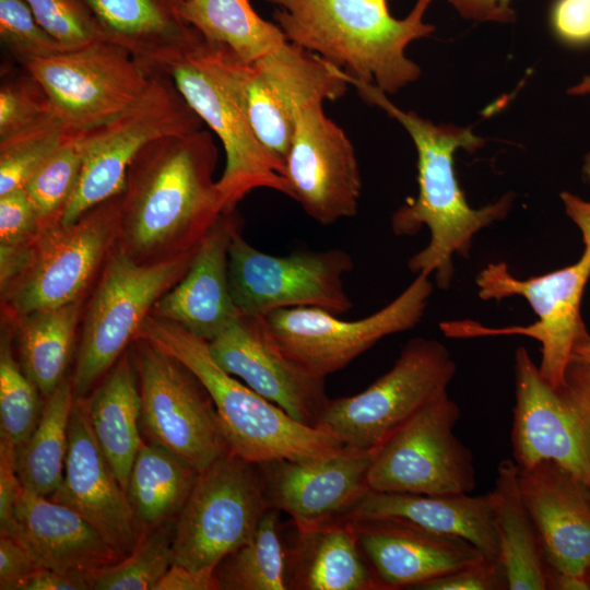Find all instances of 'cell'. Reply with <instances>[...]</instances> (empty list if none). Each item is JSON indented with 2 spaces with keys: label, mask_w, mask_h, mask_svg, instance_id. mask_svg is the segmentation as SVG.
Segmentation results:
<instances>
[{
  "label": "cell",
  "mask_w": 590,
  "mask_h": 590,
  "mask_svg": "<svg viewBox=\"0 0 590 590\" xmlns=\"http://www.w3.org/2000/svg\"><path fill=\"white\" fill-rule=\"evenodd\" d=\"M199 50L174 63L165 73L223 144L225 167L216 180L223 211L235 210L248 193L260 188L291 198L284 164L260 143L245 115L206 66Z\"/></svg>",
  "instance_id": "obj_16"
},
{
  "label": "cell",
  "mask_w": 590,
  "mask_h": 590,
  "mask_svg": "<svg viewBox=\"0 0 590 590\" xmlns=\"http://www.w3.org/2000/svg\"><path fill=\"white\" fill-rule=\"evenodd\" d=\"M457 365L437 340L417 337L391 369L354 396L330 399L317 427L345 447L374 450L424 406L447 391Z\"/></svg>",
  "instance_id": "obj_9"
},
{
  "label": "cell",
  "mask_w": 590,
  "mask_h": 590,
  "mask_svg": "<svg viewBox=\"0 0 590 590\" xmlns=\"http://www.w3.org/2000/svg\"><path fill=\"white\" fill-rule=\"evenodd\" d=\"M341 519L400 522L464 539L489 557L499 554L488 493L477 496L470 493L427 495L369 489Z\"/></svg>",
  "instance_id": "obj_27"
},
{
  "label": "cell",
  "mask_w": 590,
  "mask_h": 590,
  "mask_svg": "<svg viewBox=\"0 0 590 590\" xmlns=\"http://www.w3.org/2000/svg\"><path fill=\"white\" fill-rule=\"evenodd\" d=\"M255 64L292 116L309 103L341 98L349 85L342 69L288 40Z\"/></svg>",
  "instance_id": "obj_36"
},
{
  "label": "cell",
  "mask_w": 590,
  "mask_h": 590,
  "mask_svg": "<svg viewBox=\"0 0 590 590\" xmlns=\"http://www.w3.org/2000/svg\"><path fill=\"white\" fill-rule=\"evenodd\" d=\"M83 162L79 131L71 130L66 141L35 170L24 185L42 227L60 222L78 185Z\"/></svg>",
  "instance_id": "obj_39"
},
{
  "label": "cell",
  "mask_w": 590,
  "mask_h": 590,
  "mask_svg": "<svg viewBox=\"0 0 590 590\" xmlns=\"http://www.w3.org/2000/svg\"><path fill=\"white\" fill-rule=\"evenodd\" d=\"M198 475L196 469L164 447L142 444L126 492L144 533L178 516Z\"/></svg>",
  "instance_id": "obj_32"
},
{
  "label": "cell",
  "mask_w": 590,
  "mask_h": 590,
  "mask_svg": "<svg viewBox=\"0 0 590 590\" xmlns=\"http://www.w3.org/2000/svg\"><path fill=\"white\" fill-rule=\"evenodd\" d=\"M582 178L583 181L590 185V152L586 154L582 164Z\"/></svg>",
  "instance_id": "obj_57"
},
{
  "label": "cell",
  "mask_w": 590,
  "mask_h": 590,
  "mask_svg": "<svg viewBox=\"0 0 590 590\" xmlns=\"http://www.w3.org/2000/svg\"><path fill=\"white\" fill-rule=\"evenodd\" d=\"M74 401L71 379L64 378L46 399L30 437L16 449V471L25 489L50 497L60 486Z\"/></svg>",
  "instance_id": "obj_35"
},
{
  "label": "cell",
  "mask_w": 590,
  "mask_h": 590,
  "mask_svg": "<svg viewBox=\"0 0 590 590\" xmlns=\"http://www.w3.org/2000/svg\"><path fill=\"white\" fill-rule=\"evenodd\" d=\"M23 69V73L2 82L0 87V139L54 109L42 84Z\"/></svg>",
  "instance_id": "obj_44"
},
{
  "label": "cell",
  "mask_w": 590,
  "mask_h": 590,
  "mask_svg": "<svg viewBox=\"0 0 590 590\" xmlns=\"http://www.w3.org/2000/svg\"><path fill=\"white\" fill-rule=\"evenodd\" d=\"M567 93L575 96L590 95V75H585L579 83L569 87Z\"/></svg>",
  "instance_id": "obj_56"
},
{
  "label": "cell",
  "mask_w": 590,
  "mask_h": 590,
  "mask_svg": "<svg viewBox=\"0 0 590 590\" xmlns=\"http://www.w3.org/2000/svg\"><path fill=\"white\" fill-rule=\"evenodd\" d=\"M342 75L363 101L396 119L413 140L418 192L416 198L408 199L394 211L391 229L396 236H413L424 226L428 228V244L409 259L408 268L415 275H433L436 286L446 290L453 279V256L468 258L474 236L507 217L515 194L508 192L494 203L472 208L458 182L453 156L458 149L476 151L484 145L485 139L474 134L470 127L436 125L415 111L403 110L376 85L359 81L345 71Z\"/></svg>",
  "instance_id": "obj_2"
},
{
  "label": "cell",
  "mask_w": 590,
  "mask_h": 590,
  "mask_svg": "<svg viewBox=\"0 0 590 590\" xmlns=\"http://www.w3.org/2000/svg\"><path fill=\"white\" fill-rule=\"evenodd\" d=\"M458 404L447 391L375 450L368 486L384 493H471L476 484L471 450L455 435Z\"/></svg>",
  "instance_id": "obj_15"
},
{
  "label": "cell",
  "mask_w": 590,
  "mask_h": 590,
  "mask_svg": "<svg viewBox=\"0 0 590 590\" xmlns=\"http://www.w3.org/2000/svg\"><path fill=\"white\" fill-rule=\"evenodd\" d=\"M280 512L267 509L249 541L221 562L215 570L220 589L288 590L287 548L281 536Z\"/></svg>",
  "instance_id": "obj_37"
},
{
  "label": "cell",
  "mask_w": 590,
  "mask_h": 590,
  "mask_svg": "<svg viewBox=\"0 0 590 590\" xmlns=\"http://www.w3.org/2000/svg\"><path fill=\"white\" fill-rule=\"evenodd\" d=\"M42 84L68 129L101 126L135 103L154 70L123 47L99 40L21 63Z\"/></svg>",
  "instance_id": "obj_14"
},
{
  "label": "cell",
  "mask_w": 590,
  "mask_h": 590,
  "mask_svg": "<svg viewBox=\"0 0 590 590\" xmlns=\"http://www.w3.org/2000/svg\"><path fill=\"white\" fill-rule=\"evenodd\" d=\"M269 508L260 465L227 452L199 473L177 516L173 564L215 573Z\"/></svg>",
  "instance_id": "obj_10"
},
{
  "label": "cell",
  "mask_w": 590,
  "mask_h": 590,
  "mask_svg": "<svg viewBox=\"0 0 590 590\" xmlns=\"http://www.w3.org/2000/svg\"><path fill=\"white\" fill-rule=\"evenodd\" d=\"M508 590L507 577L498 557L484 556L456 571L427 581L416 590Z\"/></svg>",
  "instance_id": "obj_46"
},
{
  "label": "cell",
  "mask_w": 590,
  "mask_h": 590,
  "mask_svg": "<svg viewBox=\"0 0 590 590\" xmlns=\"http://www.w3.org/2000/svg\"><path fill=\"white\" fill-rule=\"evenodd\" d=\"M92 588V575L61 573L40 568L34 573L23 590H87Z\"/></svg>",
  "instance_id": "obj_52"
},
{
  "label": "cell",
  "mask_w": 590,
  "mask_h": 590,
  "mask_svg": "<svg viewBox=\"0 0 590 590\" xmlns=\"http://www.w3.org/2000/svg\"><path fill=\"white\" fill-rule=\"evenodd\" d=\"M353 267V258L341 248L270 255L250 245L241 229L228 249L231 294L240 316H267L295 307L342 315L353 307L343 283Z\"/></svg>",
  "instance_id": "obj_13"
},
{
  "label": "cell",
  "mask_w": 590,
  "mask_h": 590,
  "mask_svg": "<svg viewBox=\"0 0 590 590\" xmlns=\"http://www.w3.org/2000/svg\"><path fill=\"white\" fill-rule=\"evenodd\" d=\"M546 589L551 590H590L586 576H577L555 569L546 564Z\"/></svg>",
  "instance_id": "obj_53"
},
{
  "label": "cell",
  "mask_w": 590,
  "mask_h": 590,
  "mask_svg": "<svg viewBox=\"0 0 590 590\" xmlns=\"http://www.w3.org/2000/svg\"><path fill=\"white\" fill-rule=\"evenodd\" d=\"M210 132L158 138L131 162L116 247L150 263L193 252L223 211Z\"/></svg>",
  "instance_id": "obj_1"
},
{
  "label": "cell",
  "mask_w": 590,
  "mask_h": 590,
  "mask_svg": "<svg viewBox=\"0 0 590 590\" xmlns=\"http://www.w3.org/2000/svg\"><path fill=\"white\" fill-rule=\"evenodd\" d=\"M551 21L563 43L577 47L590 44V0H557Z\"/></svg>",
  "instance_id": "obj_47"
},
{
  "label": "cell",
  "mask_w": 590,
  "mask_h": 590,
  "mask_svg": "<svg viewBox=\"0 0 590 590\" xmlns=\"http://www.w3.org/2000/svg\"><path fill=\"white\" fill-rule=\"evenodd\" d=\"M286 548L288 590H386L350 520L295 528L294 541Z\"/></svg>",
  "instance_id": "obj_28"
},
{
  "label": "cell",
  "mask_w": 590,
  "mask_h": 590,
  "mask_svg": "<svg viewBox=\"0 0 590 590\" xmlns=\"http://www.w3.org/2000/svg\"><path fill=\"white\" fill-rule=\"evenodd\" d=\"M263 1L276 7L274 23L288 42L387 94L420 78L405 50L435 31L423 20L433 0H416L403 19L391 15L387 0Z\"/></svg>",
  "instance_id": "obj_3"
},
{
  "label": "cell",
  "mask_w": 590,
  "mask_h": 590,
  "mask_svg": "<svg viewBox=\"0 0 590 590\" xmlns=\"http://www.w3.org/2000/svg\"><path fill=\"white\" fill-rule=\"evenodd\" d=\"M512 456L518 467L551 460L590 487V422L564 384L555 389L541 376L526 347L515 352Z\"/></svg>",
  "instance_id": "obj_17"
},
{
  "label": "cell",
  "mask_w": 590,
  "mask_h": 590,
  "mask_svg": "<svg viewBox=\"0 0 590 590\" xmlns=\"http://www.w3.org/2000/svg\"><path fill=\"white\" fill-rule=\"evenodd\" d=\"M488 495L498 558L505 569L508 590H546V560L519 489L515 461L505 459L499 462L494 487Z\"/></svg>",
  "instance_id": "obj_31"
},
{
  "label": "cell",
  "mask_w": 590,
  "mask_h": 590,
  "mask_svg": "<svg viewBox=\"0 0 590 590\" xmlns=\"http://www.w3.org/2000/svg\"><path fill=\"white\" fill-rule=\"evenodd\" d=\"M70 132L52 109L19 131L0 139V196L23 188Z\"/></svg>",
  "instance_id": "obj_38"
},
{
  "label": "cell",
  "mask_w": 590,
  "mask_h": 590,
  "mask_svg": "<svg viewBox=\"0 0 590 590\" xmlns=\"http://www.w3.org/2000/svg\"><path fill=\"white\" fill-rule=\"evenodd\" d=\"M82 302L36 310L11 323L16 330L20 364L45 399L64 379Z\"/></svg>",
  "instance_id": "obj_33"
},
{
  "label": "cell",
  "mask_w": 590,
  "mask_h": 590,
  "mask_svg": "<svg viewBox=\"0 0 590 590\" xmlns=\"http://www.w3.org/2000/svg\"><path fill=\"white\" fill-rule=\"evenodd\" d=\"M200 56L236 102L264 149L285 166L294 134V119L255 63L228 47L203 42Z\"/></svg>",
  "instance_id": "obj_30"
},
{
  "label": "cell",
  "mask_w": 590,
  "mask_h": 590,
  "mask_svg": "<svg viewBox=\"0 0 590 590\" xmlns=\"http://www.w3.org/2000/svg\"><path fill=\"white\" fill-rule=\"evenodd\" d=\"M165 524V523H164ZM157 527L126 557L92 575L95 590H155L173 564L175 526Z\"/></svg>",
  "instance_id": "obj_41"
},
{
  "label": "cell",
  "mask_w": 590,
  "mask_h": 590,
  "mask_svg": "<svg viewBox=\"0 0 590 590\" xmlns=\"http://www.w3.org/2000/svg\"><path fill=\"white\" fill-rule=\"evenodd\" d=\"M22 488L16 471V448L0 437V533L7 532L12 524Z\"/></svg>",
  "instance_id": "obj_49"
},
{
  "label": "cell",
  "mask_w": 590,
  "mask_h": 590,
  "mask_svg": "<svg viewBox=\"0 0 590 590\" xmlns=\"http://www.w3.org/2000/svg\"><path fill=\"white\" fill-rule=\"evenodd\" d=\"M141 338L182 363L210 394L232 453L253 462L306 461L331 457L346 447L332 434L304 425L225 371L209 343L172 321L149 315ZM134 339V340H135Z\"/></svg>",
  "instance_id": "obj_4"
},
{
  "label": "cell",
  "mask_w": 590,
  "mask_h": 590,
  "mask_svg": "<svg viewBox=\"0 0 590 590\" xmlns=\"http://www.w3.org/2000/svg\"><path fill=\"white\" fill-rule=\"evenodd\" d=\"M94 437L126 489L141 448V396L132 356L125 352L87 400Z\"/></svg>",
  "instance_id": "obj_29"
},
{
  "label": "cell",
  "mask_w": 590,
  "mask_h": 590,
  "mask_svg": "<svg viewBox=\"0 0 590 590\" xmlns=\"http://www.w3.org/2000/svg\"><path fill=\"white\" fill-rule=\"evenodd\" d=\"M220 585L215 573L193 571L172 564L158 581L155 590H217Z\"/></svg>",
  "instance_id": "obj_51"
},
{
  "label": "cell",
  "mask_w": 590,
  "mask_h": 590,
  "mask_svg": "<svg viewBox=\"0 0 590 590\" xmlns=\"http://www.w3.org/2000/svg\"><path fill=\"white\" fill-rule=\"evenodd\" d=\"M186 0H87L105 36L152 70L191 57L203 37L181 15Z\"/></svg>",
  "instance_id": "obj_26"
},
{
  "label": "cell",
  "mask_w": 590,
  "mask_h": 590,
  "mask_svg": "<svg viewBox=\"0 0 590 590\" xmlns=\"http://www.w3.org/2000/svg\"><path fill=\"white\" fill-rule=\"evenodd\" d=\"M5 329L0 343V437L16 449L36 427L44 404L37 386L14 358Z\"/></svg>",
  "instance_id": "obj_40"
},
{
  "label": "cell",
  "mask_w": 590,
  "mask_h": 590,
  "mask_svg": "<svg viewBox=\"0 0 590 590\" xmlns=\"http://www.w3.org/2000/svg\"><path fill=\"white\" fill-rule=\"evenodd\" d=\"M459 14L474 22L514 23L516 12L511 0H446Z\"/></svg>",
  "instance_id": "obj_50"
},
{
  "label": "cell",
  "mask_w": 590,
  "mask_h": 590,
  "mask_svg": "<svg viewBox=\"0 0 590 590\" xmlns=\"http://www.w3.org/2000/svg\"><path fill=\"white\" fill-rule=\"evenodd\" d=\"M196 251L141 263L113 249L85 310L71 378L75 398H84L127 351L154 304L187 272Z\"/></svg>",
  "instance_id": "obj_6"
},
{
  "label": "cell",
  "mask_w": 590,
  "mask_h": 590,
  "mask_svg": "<svg viewBox=\"0 0 590 590\" xmlns=\"http://www.w3.org/2000/svg\"><path fill=\"white\" fill-rule=\"evenodd\" d=\"M375 450L345 448L319 459L260 463L269 506L290 516L297 529L345 517L370 489Z\"/></svg>",
  "instance_id": "obj_20"
},
{
  "label": "cell",
  "mask_w": 590,
  "mask_h": 590,
  "mask_svg": "<svg viewBox=\"0 0 590 590\" xmlns=\"http://www.w3.org/2000/svg\"><path fill=\"white\" fill-rule=\"evenodd\" d=\"M241 229L236 209L221 214L199 245L184 276L153 306L151 315L210 342L238 317L228 278V249Z\"/></svg>",
  "instance_id": "obj_23"
},
{
  "label": "cell",
  "mask_w": 590,
  "mask_h": 590,
  "mask_svg": "<svg viewBox=\"0 0 590 590\" xmlns=\"http://www.w3.org/2000/svg\"><path fill=\"white\" fill-rule=\"evenodd\" d=\"M567 216L578 227L582 252L577 261L552 272L519 279L506 262H492L475 278L479 297L502 300L524 298L538 319L526 326L487 327L474 320L442 321L439 327L448 338L470 339L495 335H523L541 345L539 370L557 389L575 351L589 338L581 317V300L590 279V201L569 191L559 194Z\"/></svg>",
  "instance_id": "obj_5"
},
{
  "label": "cell",
  "mask_w": 590,
  "mask_h": 590,
  "mask_svg": "<svg viewBox=\"0 0 590 590\" xmlns=\"http://www.w3.org/2000/svg\"><path fill=\"white\" fill-rule=\"evenodd\" d=\"M42 229L36 210L24 188L0 196V245L30 244Z\"/></svg>",
  "instance_id": "obj_45"
},
{
  "label": "cell",
  "mask_w": 590,
  "mask_h": 590,
  "mask_svg": "<svg viewBox=\"0 0 590 590\" xmlns=\"http://www.w3.org/2000/svg\"><path fill=\"white\" fill-rule=\"evenodd\" d=\"M433 291L429 276L420 273L394 299L362 319L342 320L316 307L279 309L264 318L281 352L305 373L326 379L384 338L420 323Z\"/></svg>",
  "instance_id": "obj_11"
},
{
  "label": "cell",
  "mask_w": 590,
  "mask_h": 590,
  "mask_svg": "<svg viewBox=\"0 0 590 590\" xmlns=\"http://www.w3.org/2000/svg\"><path fill=\"white\" fill-rule=\"evenodd\" d=\"M285 162L291 199L321 225L357 214L362 177L355 149L323 111L322 102L298 108Z\"/></svg>",
  "instance_id": "obj_18"
},
{
  "label": "cell",
  "mask_w": 590,
  "mask_h": 590,
  "mask_svg": "<svg viewBox=\"0 0 590 590\" xmlns=\"http://www.w3.org/2000/svg\"><path fill=\"white\" fill-rule=\"evenodd\" d=\"M8 534L42 568L93 575L122 557L76 510L22 488Z\"/></svg>",
  "instance_id": "obj_25"
},
{
  "label": "cell",
  "mask_w": 590,
  "mask_h": 590,
  "mask_svg": "<svg viewBox=\"0 0 590 590\" xmlns=\"http://www.w3.org/2000/svg\"><path fill=\"white\" fill-rule=\"evenodd\" d=\"M214 361L295 421L317 427L329 398L324 379L290 361L275 344L264 316H240L208 342Z\"/></svg>",
  "instance_id": "obj_19"
},
{
  "label": "cell",
  "mask_w": 590,
  "mask_h": 590,
  "mask_svg": "<svg viewBox=\"0 0 590 590\" xmlns=\"http://www.w3.org/2000/svg\"><path fill=\"white\" fill-rule=\"evenodd\" d=\"M50 498L76 510L122 558L145 536L126 489L94 437L84 398H75L63 479Z\"/></svg>",
  "instance_id": "obj_21"
},
{
  "label": "cell",
  "mask_w": 590,
  "mask_h": 590,
  "mask_svg": "<svg viewBox=\"0 0 590 590\" xmlns=\"http://www.w3.org/2000/svg\"><path fill=\"white\" fill-rule=\"evenodd\" d=\"M141 396V428L199 473L231 452L214 403L200 380L151 342H132Z\"/></svg>",
  "instance_id": "obj_12"
},
{
  "label": "cell",
  "mask_w": 590,
  "mask_h": 590,
  "mask_svg": "<svg viewBox=\"0 0 590 590\" xmlns=\"http://www.w3.org/2000/svg\"><path fill=\"white\" fill-rule=\"evenodd\" d=\"M0 39L20 64L66 50L39 24L25 0H0Z\"/></svg>",
  "instance_id": "obj_43"
},
{
  "label": "cell",
  "mask_w": 590,
  "mask_h": 590,
  "mask_svg": "<svg viewBox=\"0 0 590 590\" xmlns=\"http://www.w3.org/2000/svg\"><path fill=\"white\" fill-rule=\"evenodd\" d=\"M39 24L66 50L105 40L87 0H25Z\"/></svg>",
  "instance_id": "obj_42"
},
{
  "label": "cell",
  "mask_w": 590,
  "mask_h": 590,
  "mask_svg": "<svg viewBox=\"0 0 590 590\" xmlns=\"http://www.w3.org/2000/svg\"><path fill=\"white\" fill-rule=\"evenodd\" d=\"M586 578H587V580H588V582L590 585V565H589V567H588V569L586 571Z\"/></svg>",
  "instance_id": "obj_58"
},
{
  "label": "cell",
  "mask_w": 590,
  "mask_h": 590,
  "mask_svg": "<svg viewBox=\"0 0 590 590\" xmlns=\"http://www.w3.org/2000/svg\"><path fill=\"white\" fill-rule=\"evenodd\" d=\"M352 522L362 551L386 590L416 589L486 556L458 536L389 520Z\"/></svg>",
  "instance_id": "obj_24"
},
{
  "label": "cell",
  "mask_w": 590,
  "mask_h": 590,
  "mask_svg": "<svg viewBox=\"0 0 590 590\" xmlns=\"http://www.w3.org/2000/svg\"><path fill=\"white\" fill-rule=\"evenodd\" d=\"M518 483L546 564L586 576L590 565V487L551 460L518 467Z\"/></svg>",
  "instance_id": "obj_22"
},
{
  "label": "cell",
  "mask_w": 590,
  "mask_h": 590,
  "mask_svg": "<svg viewBox=\"0 0 590 590\" xmlns=\"http://www.w3.org/2000/svg\"><path fill=\"white\" fill-rule=\"evenodd\" d=\"M567 376L575 384L590 414V367L578 361H571Z\"/></svg>",
  "instance_id": "obj_54"
},
{
  "label": "cell",
  "mask_w": 590,
  "mask_h": 590,
  "mask_svg": "<svg viewBox=\"0 0 590 590\" xmlns=\"http://www.w3.org/2000/svg\"><path fill=\"white\" fill-rule=\"evenodd\" d=\"M42 567L15 538L0 534V589L23 590L28 578Z\"/></svg>",
  "instance_id": "obj_48"
},
{
  "label": "cell",
  "mask_w": 590,
  "mask_h": 590,
  "mask_svg": "<svg viewBox=\"0 0 590 590\" xmlns=\"http://www.w3.org/2000/svg\"><path fill=\"white\" fill-rule=\"evenodd\" d=\"M571 361H578L590 367V334L576 351Z\"/></svg>",
  "instance_id": "obj_55"
},
{
  "label": "cell",
  "mask_w": 590,
  "mask_h": 590,
  "mask_svg": "<svg viewBox=\"0 0 590 590\" xmlns=\"http://www.w3.org/2000/svg\"><path fill=\"white\" fill-rule=\"evenodd\" d=\"M122 192L97 204L76 222L56 223L35 238L20 275L1 291L5 321L33 311L83 300L116 247Z\"/></svg>",
  "instance_id": "obj_8"
},
{
  "label": "cell",
  "mask_w": 590,
  "mask_h": 590,
  "mask_svg": "<svg viewBox=\"0 0 590 590\" xmlns=\"http://www.w3.org/2000/svg\"><path fill=\"white\" fill-rule=\"evenodd\" d=\"M203 121L165 72L154 70L143 95L109 121L79 131L81 175L60 222L69 225L97 204L121 193L128 168L151 141L202 129Z\"/></svg>",
  "instance_id": "obj_7"
},
{
  "label": "cell",
  "mask_w": 590,
  "mask_h": 590,
  "mask_svg": "<svg viewBox=\"0 0 590 590\" xmlns=\"http://www.w3.org/2000/svg\"><path fill=\"white\" fill-rule=\"evenodd\" d=\"M181 15L205 42L224 45L249 63L287 42L275 23L255 11L250 0H186Z\"/></svg>",
  "instance_id": "obj_34"
}]
</instances>
